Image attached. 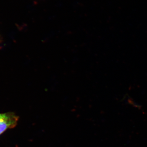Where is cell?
<instances>
[{
	"mask_svg": "<svg viewBox=\"0 0 147 147\" xmlns=\"http://www.w3.org/2000/svg\"><path fill=\"white\" fill-rule=\"evenodd\" d=\"M18 119V117H17L0 123V135L3 133L7 129L13 128L14 127L16 126Z\"/></svg>",
	"mask_w": 147,
	"mask_h": 147,
	"instance_id": "6da1fadb",
	"label": "cell"
},
{
	"mask_svg": "<svg viewBox=\"0 0 147 147\" xmlns=\"http://www.w3.org/2000/svg\"><path fill=\"white\" fill-rule=\"evenodd\" d=\"M18 117L12 113L0 114V123Z\"/></svg>",
	"mask_w": 147,
	"mask_h": 147,
	"instance_id": "7a4b0ae2",
	"label": "cell"
}]
</instances>
